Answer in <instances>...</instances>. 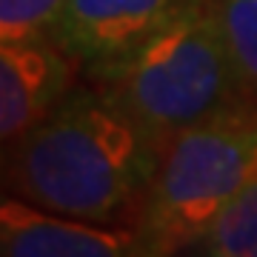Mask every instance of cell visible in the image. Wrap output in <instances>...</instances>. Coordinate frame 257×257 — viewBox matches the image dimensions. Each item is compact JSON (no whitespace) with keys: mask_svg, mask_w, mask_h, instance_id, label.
Here are the masks:
<instances>
[{"mask_svg":"<svg viewBox=\"0 0 257 257\" xmlns=\"http://www.w3.org/2000/svg\"><path fill=\"white\" fill-rule=\"evenodd\" d=\"M66 0H0V43L52 37Z\"/></svg>","mask_w":257,"mask_h":257,"instance_id":"9c48e42d","label":"cell"},{"mask_svg":"<svg viewBox=\"0 0 257 257\" xmlns=\"http://www.w3.org/2000/svg\"><path fill=\"white\" fill-rule=\"evenodd\" d=\"M203 3L206 0H66L52 26V40L92 80Z\"/></svg>","mask_w":257,"mask_h":257,"instance_id":"277c9868","label":"cell"},{"mask_svg":"<svg viewBox=\"0 0 257 257\" xmlns=\"http://www.w3.org/2000/svg\"><path fill=\"white\" fill-rule=\"evenodd\" d=\"M203 257H257V172L183 248Z\"/></svg>","mask_w":257,"mask_h":257,"instance_id":"52a82bcc","label":"cell"},{"mask_svg":"<svg viewBox=\"0 0 257 257\" xmlns=\"http://www.w3.org/2000/svg\"><path fill=\"white\" fill-rule=\"evenodd\" d=\"M214 12L240 89L257 103V0H214Z\"/></svg>","mask_w":257,"mask_h":257,"instance_id":"ba28073f","label":"cell"},{"mask_svg":"<svg viewBox=\"0 0 257 257\" xmlns=\"http://www.w3.org/2000/svg\"><path fill=\"white\" fill-rule=\"evenodd\" d=\"M257 172V103L243 100L183 128L135 214L149 254H183Z\"/></svg>","mask_w":257,"mask_h":257,"instance_id":"3957f363","label":"cell"},{"mask_svg":"<svg viewBox=\"0 0 257 257\" xmlns=\"http://www.w3.org/2000/svg\"><path fill=\"white\" fill-rule=\"evenodd\" d=\"M6 146L3 175L15 197L92 223L138 214L163 157V146L97 83L74 86Z\"/></svg>","mask_w":257,"mask_h":257,"instance_id":"6da1fadb","label":"cell"},{"mask_svg":"<svg viewBox=\"0 0 257 257\" xmlns=\"http://www.w3.org/2000/svg\"><path fill=\"white\" fill-rule=\"evenodd\" d=\"M3 257H138L149 254L140 231L117 223H92L6 197L0 206Z\"/></svg>","mask_w":257,"mask_h":257,"instance_id":"5b68a950","label":"cell"},{"mask_svg":"<svg viewBox=\"0 0 257 257\" xmlns=\"http://www.w3.org/2000/svg\"><path fill=\"white\" fill-rule=\"evenodd\" d=\"M92 83L106 89L163 149L183 128L248 100L223 43L214 0L183 15Z\"/></svg>","mask_w":257,"mask_h":257,"instance_id":"7a4b0ae2","label":"cell"},{"mask_svg":"<svg viewBox=\"0 0 257 257\" xmlns=\"http://www.w3.org/2000/svg\"><path fill=\"white\" fill-rule=\"evenodd\" d=\"M80 66L52 37L0 43V135L18 140L74 89Z\"/></svg>","mask_w":257,"mask_h":257,"instance_id":"8992f818","label":"cell"}]
</instances>
